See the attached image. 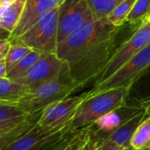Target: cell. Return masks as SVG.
<instances>
[{
	"instance_id": "cb8c5ba5",
	"label": "cell",
	"mask_w": 150,
	"mask_h": 150,
	"mask_svg": "<svg viewBox=\"0 0 150 150\" xmlns=\"http://www.w3.org/2000/svg\"><path fill=\"white\" fill-rule=\"evenodd\" d=\"M136 0H125L120 3L105 18L114 26H120L126 23V19Z\"/></svg>"
},
{
	"instance_id": "4fadbf2b",
	"label": "cell",
	"mask_w": 150,
	"mask_h": 150,
	"mask_svg": "<svg viewBox=\"0 0 150 150\" xmlns=\"http://www.w3.org/2000/svg\"><path fill=\"white\" fill-rule=\"evenodd\" d=\"M64 0H25L20 19L9 41L15 40L33 26L45 14L59 7Z\"/></svg>"
},
{
	"instance_id": "7402d4cb",
	"label": "cell",
	"mask_w": 150,
	"mask_h": 150,
	"mask_svg": "<svg viewBox=\"0 0 150 150\" xmlns=\"http://www.w3.org/2000/svg\"><path fill=\"white\" fill-rule=\"evenodd\" d=\"M28 120H31L29 114L20 107L17 105H0V123H22Z\"/></svg>"
},
{
	"instance_id": "ffe728a7",
	"label": "cell",
	"mask_w": 150,
	"mask_h": 150,
	"mask_svg": "<svg viewBox=\"0 0 150 150\" xmlns=\"http://www.w3.org/2000/svg\"><path fill=\"white\" fill-rule=\"evenodd\" d=\"M130 147L134 150H148L150 149V116L147 117L135 130Z\"/></svg>"
},
{
	"instance_id": "8992f818",
	"label": "cell",
	"mask_w": 150,
	"mask_h": 150,
	"mask_svg": "<svg viewBox=\"0 0 150 150\" xmlns=\"http://www.w3.org/2000/svg\"><path fill=\"white\" fill-rule=\"evenodd\" d=\"M58 18L59 7L45 14L33 26L17 40L23 42L31 49H35L42 53L56 54L58 45Z\"/></svg>"
},
{
	"instance_id": "277c9868",
	"label": "cell",
	"mask_w": 150,
	"mask_h": 150,
	"mask_svg": "<svg viewBox=\"0 0 150 150\" xmlns=\"http://www.w3.org/2000/svg\"><path fill=\"white\" fill-rule=\"evenodd\" d=\"M128 88L112 89L87 97L78 106L69 124L72 132L87 127L125 104Z\"/></svg>"
},
{
	"instance_id": "30bf717a",
	"label": "cell",
	"mask_w": 150,
	"mask_h": 150,
	"mask_svg": "<svg viewBox=\"0 0 150 150\" xmlns=\"http://www.w3.org/2000/svg\"><path fill=\"white\" fill-rule=\"evenodd\" d=\"M94 19L86 0H64L59 6L57 43Z\"/></svg>"
},
{
	"instance_id": "5bb4252c",
	"label": "cell",
	"mask_w": 150,
	"mask_h": 150,
	"mask_svg": "<svg viewBox=\"0 0 150 150\" xmlns=\"http://www.w3.org/2000/svg\"><path fill=\"white\" fill-rule=\"evenodd\" d=\"M125 104L146 109L150 116V65L128 88Z\"/></svg>"
},
{
	"instance_id": "9c48e42d",
	"label": "cell",
	"mask_w": 150,
	"mask_h": 150,
	"mask_svg": "<svg viewBox=\"0 0 150 150\" xmlns=\"http://www.w3.org/2000/svg\"><path fill=\"white\" fill-rule=\"evenodd\" d=\"M142 110L144 109L124 104L98 119L88 127L90 132V147L93 148L106 142L112 134Z\"/></svg>"
},
{
	"instance_id": "7c38bea8",
	"label": "cell",
	"mask_w": 150,
	"mask_h": 150,
	"mask_svg": "<svg viewBox=\"0 0 150 150\" xmlns=\"http://www.w3.org/2000/svg\"><path fill=\"white\" fill-rule=\"evenodd\" d=\"M65 62L58 58L56 54L42 53L35 63L15 83L25 87L28 91L55 77L62 69Z\"/></svg>"
},
{
	"instance_id": "4316f807",
	"label": "cell",
	"mask_w": 150,
	"mask_h": 150,
	"mask_svg": "<svg viewBox=\"0 0 150 150\" xmlns=\"http://www.w3.org/2000/svg\"><path fill=\"white\" fill-rule=\"evenodd\" d=\"M90 145V144H89ZM133 149L131 148H123V147H120L118 145H115L108 141L96 146L93 148L90 147V150H132Z\"/></svg>"
},
{
	"instance_id": "603a6c76",
	"label": "cell",
	"mask_w": 150,
	"mask_h": 150,
	"mask_svg": "<svg viewBox=\"0 0 150 150\" xmlns=\"http://www.w3.org/2000/svg\"><path fill=\"white\" fill-rule=\"evenodd\" d=\"M32 49L18 40L10 41V47L4 58L7 71L25 57Z\"/></svg>"
},
{
	"instance_id": "484cf974",
	"label": "cell",
	"mask_w": 150,
	"mask_h": 150,
	"mask_svg": "<svg viewBox=\"0 0 150 150\" xmlns=\"http://www.w3.org/2000/svg\"><path fill=\"white\" fill-rule=\"evenodd\" d=\"M37 120H28L25 121L23 124H21L19 127L15 128L14 130L1 134H0V150H2L4 147L8 146L14 141H16L18 138H19L21 135L25 134L35 123Z\"/></svg>"
},
{
	"instance_id": "836d02e7",
	"label": "cell",
	"mask_w": 150,
	"mask_h": 150,
	"mask_svg": "<svg viewBox=\"0 0 150 150\" xmlns=\"http://www.w3.org/2000/svg\"><path fill=\"white\" fill-rule=\"evenodd\" d=\"M146 21H147L148 23H149V24H150V15H149V17H148V18H147Z\"/></svg>"
},
{
	"instance_id": "8fae6325",
	"label": "cell",
	"mask_w": 150,
	"mask_h": 150,
	"mask_svg": "<svg viewBox=\"0 0 150 150\" xmlns=\"http://www.w3.org/2000/svg\"><path fill=\"white\" fill-rule=\"evenodd\" d=\"M87 98V92L68 97L47 106L40 114L37 124L46 128L62 127L70 124L80 104Z\"/></svg>"
},
{
	"instance_id": "f546056e",
	"label": "cell",
	"mask_w": 150,
	"mask_h": 150,
	"mask_svg": "<svg viewBox=\"0 0 150 150\" xmlns=\"http://www.w3.org/2000/svg\"><path fill=\"white\" fill-rule=\"evenodd\" d=\"M9 47H10V41L8 43H6L3 47L0 48V61L4 60V58L7 54V52L9 50Z\"/></svg>"
},
{
	"instance_id": "e575fe53",
	"label": "cell",
	"mask_w": 150,
	"mask_h": 150,
	"mask_svg": "<svg viewBox=\"0 0 150 150\" xmlns=\"http://www.w3.org/2000/svg\"><path fill=\"white\" fill-rule=\"evenodd\" d=\"M132 150H134V149H132ZM148 150H150V149H148Z\"/></svg>"
},
{
	"instance_id": "2e32d148",
	"label": "cell",
	"mask_w": 150,
	"mask_h": 150,
	"mask_svg": "<svg viewBox=\"0 0 150 150\" xmlns=\"http://www.w3.org/2000/svg\"><path fill=\"white\" fill-rule=\"evenodd\" d=\"M25 0H15L10 4H0V26L12 33L17 26Z\"/></svg>"
},
{
	"instance_id": "d6a6232c",
	"label": "cell",
	"mask_w": 150,
	"mask_h": 150,
	"mask_svg": "<svg viewBox=\"0 0 150 150\" xmlns=\"http://www.w3.org/2000/svg\"><path fill=\"white\" fill-rule=\"evenodd\" d=\"M9 42V40H0V48L1 47H3L6 43H8Z\"/></svg>"
},
{
	"instance_id": "3957f363",
	"label": "cell",
	"mask_w": 150,
	"mask_h": 150,
	"mask_svg": "<svg viewBox=\"0 0 150 150\" xmlns=\"http://www.w3.org/2000/svg\"><path fill=\"white\" fill-rule=\"evenodd\" d=\"M117 28L106 18L93 19L73 32L57 45L56 55L70 65L82 57L97 43L110 36Z\"/></svg>"
},
{
	"instance_id": "52a82bcc",
	"label": "cell",
	"mask_w": 150,
	"mask_h": 150,
	"mask_svg": "<svg viewBox=\"0 0 150 150\" xmlns=\"http://www.w3.org/2000/svg\"><path fill=\"white\" fill-rule=\"evenodd\" d=\"M71 133L69 125L50 129L36 122L25 134L2 150H53Z\"/></svg>"
},
{
	"instance_id": "d6986e66",
	"label": "cell",
	"mask_w": 150,
	"mask_h": 150,
	"mask_svg": "<svg viewBox=\"0 0 150 150\" xmlns=\"http://www.w3.org/2000/svg\"><path fill=\"white\" fill-rule=\"evenodd\" d=\"M42 52L35 49H32L25 57H23L18 62H17L11 69L7 71L6 77L11 81H14L21 77L40 58Z\"/></svg>"
},
{
	"instance_id": "83f0119b",
	"label": "cell",
	"mask_w": 150,
	"mask_h": 150,
	"mask_svg": "<svg viewBox=\"0 0 150 150\" xmlns=\"http://www.w3.org/2000/svg\"><path fill=\"white\" fill-rule=\"evenodd\" d=\"M22 123H18V122H11V123H0V134H4V133H8L11 132L12 130H14L15 128H17L18 127H19Z\"/></svg>"
},
{
	"instance_id": "4dcf8cb0",
	"label": "cell",
	"mask_w": 150,
	"mask_h": 150,
	"mask_svg": "<svg viewBox=\"0 0 150 150\" xmlns=\"http://www.w3.org/2000/svg\"><path fill=\"white\" fill-rule=\"evenodd\" d=\"M7 69L4 60L0 61V78H6Z\"/></svg>"
},
{
	"instance_id": "9a60e30c",
	"label": "cell",
	"mask_w": 150,
	"mask_h": 150,
	"mask_svg": "<svg viewBox=\"0 0 150 150\" xmlns=\"http://www.w3.org/2000/svg\"><path fill=\"white\" fill-rule=\"evenodd\" d=\"M147 117H149L148 111L146 109L141 111L139 113H137L135 116H134L129 120H127L125 124H123L113 134H112L110 137L107 139V141L120 147L131 148L130 141L135 130Z\"/></svg>"
},
{
	"instance_id": "6da1fadb",
	"label": "cell",
	"mask_w": 150,
	"mask_h": 150,
	"mask_svg": "<svg viewBox=\"0 0 150 150\" xmlns=\"http://www.w3.org/2000/svg\"><path fill=\"white\" fill-rule=\"evenodd\" d=\"M142 23H125L117 26L107 38L97 43L74 63L68 65L70 76L78 90L93 83L117 50L131 38Z\"/></svg>"
},
{
	"instance_id": "ac0fdd59",
	"label": "cell",
	"mask_w": 150,
	"mask_h": 150,
	"mask_svg": "<svg viewBox=\"0 0 150 150\" xmlns=\"http://www.w3.org/2000/svg\"><path fill=\"white\" fill-rule=\"evenodd\" d=\"M89 142L90 132L87 127L69 134L53 150H90Z\"/></svg>"
},
{
	"instance_id": "44dd1931",
	"label": "cell",
	"mask_w": 150,
	"mask_h": 150,
	"mask_svg": "<svg viewBox=\"0 0 150 150\" xmlns=\"http://www.w3.org/2000/svg\"><path fill=\"white\" fill-rule=\"evenodd\" d=\"M94 19L105 18L125 0H86Z\"/></svg>"
},
{
	"instance_id": "ba28073f",
	"label": "cell",
	"mask_w": 150,
	"mask_h": 150,
	"mask_svg": "<svg viewBox=\"0 0 150 150\" xmlns=\"http://www.w3.org/2000/svg\"><path fill=\"white\" fill-rule=\"evenodd\" d=\"M149 44H150V24L145 20L131 38L127 40L113 54L98 75L93 86L110 77Z\"/></svg>"
},
{
	"instance_id": "1f68e13d",
	"label": "cell",
	"mask_w": 150,
	"mask_h": 150,
	"mask_svg": "<svg viewBox=\"0 0 150 150\" xmlns=\"http://www.w3.org/2000/svg\"><path fill=\"white\" fill-rule=\"evenodd\" d=\"M14 1L15 0H0V4H10Z\"/></svg>"
},
{
	"instance_id": "e0dca14e",
	"label": "cell",
	"mask_w": 150,
	"mask_h": 150,
	"mask_svg": "<svg viewBox=\"0 0 150 150\" xmlns=\"http://www.w3.org/2000/svg\"><path fill=\"white\" fill-rule=\"evenodd\" d=\"M28 91L22 85L6 78H0V105H17Z\"/></svg>"
},
{
	"instance_id": "7a4b0ae2",
	"label": "cell",
	"mask_w": 150,
	"mask_h": 150,
	"mask_svg": "<svg viewBox=\"0 0 150 150\" xmlns=\"http://www.w3.org/2000/svg\"><path fill=\"white\" fill-rule=\"evenodd\" d=\"M78 91L72 79L68 64L65 62L61 72L54 78L25 93L17 106L25 111L31 120H37L41 112L49 105L68 98Z\"/></svg>"
},
{
	"instance_id": "f1b7e54d",
	"label": "cell",
	"mask_w": 150,
	"mask_h": 150,
	"mask_svg": "<svg viewBox=\"0 0 150 150\" xmlns=\"http://www.w3.org/2000/svg\"><path fill=\"white\" fill-rule=\"evenodd\" d=\"M11 33L0 26V40H9Z\"/></svg>"
},
{
	"instance_id": "5b68a950",
	"label": "cell",
	"mask_w": 150,
	"mask_h": 150,
	"mask_svg": "<svg viewBox=\"0 0 150 150\" xmlns=\"http://www.w3.org/2000/svg\"><path fill=\"white\" fill-rule=\"evenodd\" d=\"M149 65L150 44H149L110 77L86 91L87 97L112 89L129 88Z\"/></svg>"
},
{
	"instance_id": "d4e9b609",
	"label": "cell",
	"mask_w": 150,
	"mask_h": 150,
	"mask_svg": "<svg viewBox=\"0 0 150 150\" xmlns=\"http://www.w3.org/2000/svg\"><path fill=\"white\" fill-rule=\"evenodd\" d=\"M150 15V0H136L127 17L126 23H142Z\"/></svg>"
}]
</instances>
